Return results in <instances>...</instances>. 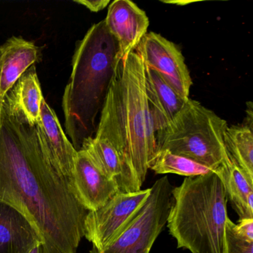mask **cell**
Wrapping results in <instances>:
<instances>
[{"mask_svg":"<svg viewBox=\"0 0 253 253\" xmlns=\"http://www.w3.org/2000/svg\"><path fill=\"white\" fill-rule=\"evenodd\" d=\"M253 103H252V102H249V103H247V118H246L244 125L247 126L253 129Z\"/></svg>","mask_w":253,"mask_h":253,"instance_id":"23","label":"cell"},{"mask_svg":"<svg viewBox=\"0 0 253 253\" xmlns=\"http://www.w3.org/2000/svg\"><path fill=\"white\" fill-rule=\"evenodd\" d=\"M0 67V94L5 98L20 77L41 58L39 47L21 37L13 36L3 45Z\"/></svg>","mask_w":253,"mask_h":253,"instance_id":"14","label":"cell"},{"mask_svg":"<svg viewBox=\"0 0 253 253\" xmlns=\"http://www.w3.org/2000/svg\"><path fill=\"white\" fill-rule=\"evenodd\" d=\"M94 137L107 140L142 186L157 151L146 88L145 65L135 51L120 59Z\"/></svg>","mask_w":253,"mask_h":253,"instance_id":"2","label":"cell"},{"mask_svg":"<svg viewBox=\"0 0 253 253\" xmlns=\"http://www.w3.org/2000/svg\"><path fill=\"white\" fill-rule=\"evenodd\" d=\"M119 48L104 20L93 25L76 44L72 72L63 96L66 134L80 151L95 135L100 116L119 63Z\"/></svg>","mask_w":253,"mask_h":253,"instance_id":"3","label":"cell"},{"mask_svg":"<svg viewBox=\"0 0 253 253\" xmlns=\"http://www.w3.org/2000/svg\"><path fill=\"white\" fill-rule=\"evenodd\" d=\"M227 123L199 102H186L172 124L156 135L157 150L167 149L216 171L229 159L224 145Z\"/></svg>","mask_w":253,"mask_h":253,"instance_id":"5","label":"cell"},{"mask_svg":"<svg viewBox=\"0 0 253 253\" xmlns=\"http://www.w3.org/2000/svg\"><path fill=\"white\" fill-rule=\"evenodd\" d=\"M236 230L244 239L253 242V218L240 219Z\"/></svg>","mask_w":253,"mask_h":253,"instance_id":"21","label":"cell"},{"mask_svg":"<svg viewBox=\"0 0 253 253\" xmlns=\"http://www.w3.org/2000/svg\"><path fill=\"white\" fill-rule=\"evenodd\" d=\"M39 124L51 164L72 186L78 151L66 137L55 112L44 98L41 102Z\"/></svg>","mask_w":253,"mask_h":253,"instance_id":"11","label":"cell"},{"mask_svg":"<svg viewBox=\"0 0 253 253\" xmlns=\"http://www.w3.org/2000/svg\"><path fill=\"white\" fill-rule=\"evenodd\" d=\"M215 172L240 219L253 218V181L230 159Z\"/></svg>","mask_w":253,"mask_h":253,"instance_id":"16","label":"cell"},{"mask_svg":"<svg viewBox=\"0 0 253 253\" xmlns=\"http://www.w3.org/2000/svg\"><path fill=\"white\" fill-rule=\"evenodd\" d=\"M104 22L118 42L121 59L135 51L149 26L146 12L129 0L111 2Z\"/></svg>","mask_w":253,"mask_h":253,"instance_id":"10","label":"cell"},{"mask_svg":"<svg viewBox=\"0 0 253 253\" xmlns=\"http://www.w3.org/2000/svg\"><path fill=\"white\" fill-rule=\"evenodd\" d=\"M72 187L80 204L88 211L101 208L112 197L119 192L115 182L96 167L84 150L78 152Z\"/></svg>","mask_w":253,"mask_h":253,"instance_id":"9","label":"cell"},{"mask_svg":"<svg viewBox=\"0 0 253 253\" xmlns=\"http://www.w3.org/2000/svg\"><path fill=\"white\" fill-rule=\"evenodd\" d=\"M11 90L28 119L35 124L39 122L41 102L44 97L35 65L20 77Z\"/></svg>","mask_w":253,"mask_h":253,"instance_id":"18","label":"cell"},{"mask_svg":"<svg viewBox=\"0 0 253 253\" xmlns=\"http://www.w3.org/2000/svg\"><path fill=\"white\" fill-rule=\"evenodd\" d=\"M145 88L156 135L165 131L189 98L179 95L155 71L145 66Z\"/></svg>","mask_w":253,"mask_h":253,"instance_id":"12","label":"cell"},{"mask_svg":"<svg viewBox=\"0 0 253 253\" xmlns=\"http://www.w3.org/2000/svg\"><path fill=\"white\" fill-rule=\"evenodd\" d=\"M150 194L121 235L103 250L90 253H149L167 223L172 186L167 176L158 179Z\"/></svg>","mask_w":253,"mask_h":253,"instance_id":"6","label":"cell"},{"mask_svg":"<svg viewBox=\"0 0 253 253\" xmlns=\"http://www.w3.org/2000/svg\"><path fill=\"white\" fill-rule=\"evenodd\" d=\"M40 241L42 242L27 218L0 201V253H29Z\"/></svg>","mask_w":253,"mask_h":253,"instance_id":"15","label":"cell"},{"mask_svg":"<svg viewBox=\"0 0 253 253\" xmlns=\"http://www.w3.org/2000/svg\"><path fill=\"white\" fill-rule=\"evenodd\" d=\"M146 67L156 72L179 95L189 98L192 85L189 69L178 47L159 34H146L136 48Z\"/></svg>","mask_w":253,"mask_h":253,"instance_id":"8","label":"cell"},{"mask_svg":"<svg viewBox=\"0 0 253 253\" xmlns=\"http://www.w3.org/2000/svg\"><path fill=\"white\" fill-rule=\"evenodd\" d=\"M2 55H3V49H2V45H0V64L2 62Z\"/></svg>","mask_w":253,"mask_h":253,"instance_id":"26","label":"cell"},{"mask_svg":"<svg viewBox=\"0 0 253 253\" xmlns=\"http://www.w3.org/2000/svg\"><path fill=\"white\" fill-rule=\"evenodd\" d=\"M247 126L227 127L224 145L229 159L253 181V131Z\"/></svg>","mask_w":253,"mask_h":253,"instance_id":"17","label":"cell"},{"mask_svg":"<svg viewBox=\"0 0 253 253\" xmlns=\"http://www.w3.org/2000/svg\"><path fill=\"white\" fill-rule=\"evenodd\" d=\"M0 67H1V64H0ZM2 103H3V99L2 98L1 94H0V127H1V123H2Z\"/></svg>","mask_w":253,"mask_h":253,"instance_id":"25","label":"cell"},{"mask_svg":"<svg viewBox=\"0 0 253 253\" xmlns=\"http://www.w3.org/2000/svg\"><path fill=\"white\" fill-rule=\"evenodd\" d=\"M149 169L153 170L156 174H176L186 177L204 175L214 171L196 161L167 149L156 151Z\"/></svg>","mask_w":253,"mask_h":253,"instance_id":"19","label":"cell"},{"mask_svg":"<svg viewBox=\"0 0 253 253\" xmlns=\"http://www.w3.org/2000/svg\"><path fill=\"white\" fill-rule=\"evenodd\" d=\"M226 253H253V242L241 236L236 230V224L228 217L226 222Z\"/></svg>","mask_w":253,"mask_h":253,"instance_id":"20","label":"cell"},{"mask_svg":"<svg viewBox=\"0 0 253 253\" xmlns=\"http://www.w3.org/2000/svg\"><path fill=\"white\" fill-rule=\"evenodd\" d=\"M226 204L215 171L186 177L172 188L167 226L177 247L192 253H226Z\"/></svg>","mask_w":253,"mask_h":253,"instance_id":"4","label":"cell"},{"mask_svg":"<svg viewBox=\"0 0 253 253\" xmlns=\"http://www.w3.org/2000/svg\"><path fill=\"white\" fill-rule=\"evenodd\" d=\"M81 150L85 151L96 167L115 182L120 192L140 190L141 186L132 170L107 140L91 137L84 142Z\"/></svg>","mask_w":253,"mask_h":253,"instance_id":"13","label":"cell"},{"mask_svg":"<svg viewBox=\"0 0 253 253\" xmlns=\"http://www.w3.org/2000/svg\"><path fill=\"white\" fill-rule=\"evenodd\" d=\"M151 188L131 192H118L101 208L88 211L84 236L94 250H103L125 229L134 213L150 194Z\"/></svg>","mask_w":253,"mask_h":253,"instance_id":"7","label":"cell"},{"mask_svg":"<svg viewBox=\"0 0 253 253\" xmlns=\"http://www.w3.org/2000/svg\"><path fill=\"white\" fill-rule=\"evenodd\" d=\"M75 3L84 5L92 12H99L104 9L106 6L111 3L109 0H95V1H88V0H75Z\"/></svg>","mask_w":253,"mask_h":253,"instance_id":"22","label":"cell"},{"mask_svg":"<svg viewBox=\"0 0 253 253\" xmlns=\"http://www.w3.org/2000/svg\"><path fill=\"white\" fill-rule=\"evenodd\" d=\"M0 201L27 218L46 253H77L88 211L51 164L39 122L28 119L11 90L0 127Z\"/></svg>","mask_w":253,"mask_h":253,"instance_id":"1","label":"cell"},{"mask_svg":"<svg viewBox=\"0 0 253 253\" xmlns=\"http://www.w3.org/2000/svg\"><path fill=\"white\" fill-rule=\"evenodd\" d=\"M29 253H46L43 243L41 241L37 243Z\"/></svg>","mask_w":253,"mask_h":253,"instance_id":"24","label":"cell"}]
</instances>
